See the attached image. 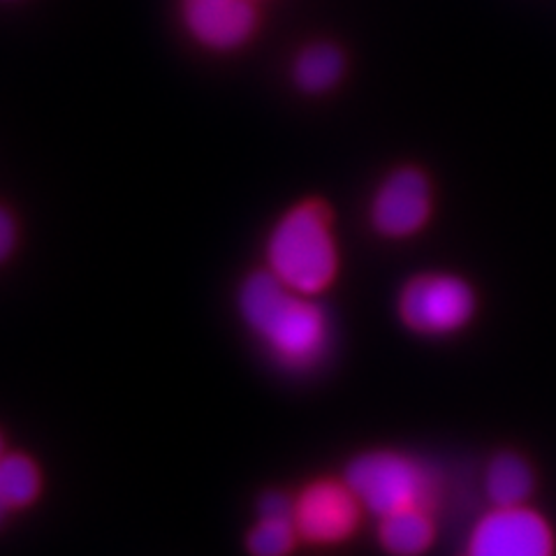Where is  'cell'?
I'll return each instance as SVG.
<instances>
[{"label": "cell", "instance_id": "6da1fadb", "mask_svg": "<svg viewBox=\"0 0 556 556\" xmlns=\"http://www.w3.org/2000/svg\"><path fill=\"white\" fill-rule=\"evenodd\" d=\"M239 316L263 351L292 374L316 371L332 353L334 329L318 298H308L267 271L243 278Z\"/></svg>", "mask_w": 556, "mask_h": 556}, {"label": "cell", "instance_id": "7a4b0ae2", "mask_svg": "<svg viewBox=\"0 0 556 556\" xmlns=\"http://www.w3.org/2000/svg\"><path fill=\"white\" fill-rule=\"evenodd\" d=\"M267 271L288 288L320 298L334 286L341 255L332 230V214L318 200L290 206L278 218L265 243Z\"/></svg>", "mask_w": 556, "mask_h": 556}, {"label": "cell", "instance_id": "3957f363", "mask_svg": "<svg viewBox=\"0 0 556 556\" xmlns=\"http://www.w3.org/2000/svg\"><path fill=\"white\" fill-rule=\"evenodd\" d=\"M364 513L376 517L406 508L433 510L441 482L427 464L406 452L367 450L353 457L343 471Z\"/></svg>", "mask_w": 556, "mask_h": 556}, {"label": "cell", "instance_id": "277c9868", "mask_svg": "<svg viewBox=\"0 0 556 556\" xmlns=\"http://www.w3.org/2000/svg\"><path fill=\"white\" fill-rule=\"evenodd\" d=\"M478 311L476 290L466 278L447 271L417 274L396 298L399 320L417 337L445 339L471 325Z\"/></svg>", "mask_w": 556, "mask_h": 556}, {"label": "cell", "instance_id": "5b68a950", "mask_svg": "<svg viewBox=\"0 0 556 556\" xmlns=\"http://www.w3.org/2000/svg\"><path fill=\"white\" fill-rule=\"evenodd\" d=\"M186 42L206 56H235L260 30L257 0H172Z\"/></svg>", "mask_w": 556, "mask_h": 556}, {"label": "cell", "instance_id": "8992f818", "mask_svg": "<svg viewBox=\"0 0 556 556\" xmlns=\"http://www.w3.org/2000/svg\"><path fill=\"white\" fill-rule=\"evenodd\" d=\"M549 521L525 506H492L468 531L464 556H554Z\"/></svg>", "mask_w": 556, "mask_h": 556}, {"label": "cell", "instance_id": "52a82bcc", "mask_svg": "<svg viewBox=\"0 0 556 556\" xmlns=\"http://www.w3.org/2000/svg\"><path fill=\"white\" fill-rule=\"evenodd\" d=\"M362 503L345 480H313L294 496V527L300 541L316 547H337L355 535Z\"/></svg>", "mask_w": 556, "mask_h": 556}, {"label": "cell", "instance_id": "ba28073f", "mask_svg": "<svg viewBox=\"0 0 556 556\" xmlns=\"http://www.w3.org/2000/svg\"><path fill=\"white\" fill-rule=\"evenodd\" d=\"M431 216V190L422 172L404 167L380 184L371 202V225L386 239H408Z\"/></svg>", "mask_w": 556, "mask_h": 556}, {"label": "cell", "instance_id": "9c48e42d", "mask_svg": "<svg viewBox=\"0 0 556 556\" xmlns=\"http://www.w3.org/2000/svg\"><path fill=\"white\" fill-rule=\"evenodd\" d=\"M378 543L390 556H422L437 543L433 510L406 508L378 517Z\"/></svg>", "mask_w": 556, "mask_h": 556}, {"label": "cell", "instance_id": "30bf717a", "mask_svg": "<svg viewBox=\"0 0 556 556\" xmlns=\"http://www.w3.org/2000/svg\"><path fill=\"white\" fill-rule=\"evenodd\" d=\"M482 486L492 506H525L533 496L535 476L517 452H498L484 468Z\"/></svg>", "mask_w": 556, "mask_h": 556}, {"label": "cell", "instance_id": "8fae6325", "mask_svg": "<svg viewBox=\"0 0 556 556\" xmlns=\"http://www.w3.org/2000/svg\"><path fill=\"white\" fill-rule=\"evenodd\" d=\"M42 494V473L24 452H3L0 457V503L14 513L33 506Z\"/></svg>", "mask_w": 556, "mask_h": 556}, {"label": "cell", "instance_id": "7c38bea8", "mask_svg": "<svg viewBox=\"0 0 556 556\" xmlns=\"http://www.w3.org/2000/svg\"><path fill=\"white\" fill-rule=\"evenodd\" d=\"M343 73V59L332 45H311L302 49L292 65V79L304 93H325L339 81Z\"/></svg>", "mask_w": 556, "mask_h": 556}, {"label": "cell", "instance_id": "4fadbf2b", "mask_svg": "<svg viewBox=\"0 0 556 556\" xmlns=\"http://www.w3.org/2000/svg\"><path fill=\"white\" fill-rule=\"evenodd\" d=\"M298 543L300 533L290 517H257L247 535L251 556H290Z\"/></svg>", "mask_w": 556, "mask_h": 556}, {"label": "cell", "instance_id": "5bb4252c", "mask_svg": "<svg viewBox=\"0 0 556 556\" xmlns=\"http://www.w3.org/2000/svg\"><path fill=\"white\" fill-rule=\"evenodd\" d=\"M294 513V496H288L286 492H265L257 503V517H290Z\"/></svg>", "mask_w": 556, "mask_h": 556}, {"label": "cell", "instance_id": "9a60e30c", "mask_svg": "<svg viewBox=\"0 0 556 556\" xmlns=\"http://www.w3.org/2000/svg\"><path fill=\"white\" fill-rule=\"evenodd\" d=\"M20 241V223L5 204H0V265L14 253Z\"/></svg>", "mask_w": 556, "mask_h": 556}, {"label": "cell", "instance_id": "2e32d148", "mask_svg": "<svg viewBox=\"0 0 556 556\" xmlns=\"http://www.w3.org/2000/svg\"><path fill=\"white\" fill-rule=\"evenodd\" d=\"M28 0H0V8H14V5H24Z\"/></svg>", "mask_w": 556, "mask_h": 556}, {"label": "cell", "instance_id": "e0dca14e", "mask_svg": "<svg viewBox=\"0 0 556 556\" xmlns=\"http://www.w3.org/2000/svg\"><path fill=\"white\" fill-rule=\"evenodd\" d=\"M10 515V510L3 506V503H0V525H3V521H5V517Z\"/></svg>", "mask_w": 556, "mask_h": 556}, {"label": "cell", "instance_id": "ac0fdd59", "mask_svg": "<svg viewBox=\"0 0 556 556\" xmlns=\"http://www.w3.org/2000/svg\"><path fill=\"white\" fill-rule=\"evenodd\" d=\"M3 452H5V445H3V437H0V457H3Z\"/></svg>", "mask_w": 556, "mask_h": 556}, {"label": "cell", "instance_id": "d6986e66", "mask_svg": "<svg viewBox=\"0 0 556 556\" xmlns=\"http://www.w3.org/2000/svg\"><path fill=\"white\" fill-rule=\"evenodd\" d=\"M257 3H260V0H257Z\"/></svg>", "mask_w": 556, "mask_h": 556}]
</instances>
